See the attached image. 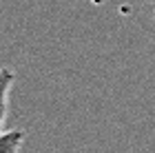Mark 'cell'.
Listing matches in <instances>:
<instances>
[{"label":"cell","instance_id":"obj_3","mask_svg":"<svg viewBox=\"0 0 155 153\" xmlns=\"http://www.w3.org/2000/svg\"><path fill=\"white\" fill-rule=\"evenodd\" d=\"M153 2H155V0H153Z\"/></svg>","mask_w":155,"mask_h":153},{"label":"cell","instance_id":"obj_2","mask_svg":"<svg viewBox=\"0 0 155 153\" xmlns=\"http://www.w3.org/2000/svg\"><path fill=\"white\" fill-rule=\"evenodd\" d=\"M22 142H25L22 131H5L0 135V153H20Z\"/></svg>","mask_w":155,"mask_h":153},{"label":"cell","instance_id":"obj_1","mask_svg":"<svg viewBox=\"0 0 155 153\" xmlns=\"http://www.w3.org/2000/svg\"><path fill=\"white\" fill-rule=\"evenodd\" d=\"M13 75L11 69H0V135L5 133V122H7V111H9V91L13 87Z\"/></svg>","mask_w":155,"mask_h":153}]
</instances>
